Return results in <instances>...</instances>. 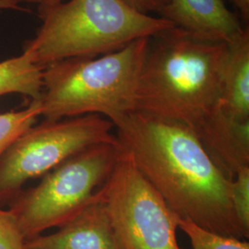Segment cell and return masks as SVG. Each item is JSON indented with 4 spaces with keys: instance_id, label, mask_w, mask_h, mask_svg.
I'll use <instances>...</instances> for the list:
<instances>
[{
    "instance_id": "cell-1",
    "label": "cell",
    "mask_w": 249,
    "mask_h": 249,
    "mask_svg": "<svg viewBox=\"0 0 249 249\" xmlns=\"http://www.w3.org/2000/svg\"><path fill=\"white\" fill-rule=\"evenodd\" d=\"M113 124L122 151L178 217L208 231L248 239L232 209V179L187 126L138 110Z\"/></svg>"
},
{
    "instance_id": "cell-2",
    "label": "cell",
    "mask_w": 249,
    "mask_h": 249,
    "mask_svg": "<svg viewBox=\"0 0 249 249\" xmlns=\"http://www.w3.org/2000/svg\"><path fill=\"white\" fill-rule=\"evenodd\" d=\"M228 51L222 42L178 27L149 38L135 110L185 124L200 141L221 107V73Z\"/></svg>"
},
{
    "instance_id": "cell-3",
    "label": "cell",
    "mask_w": 249,
    "mask_h": 249,
    "mask_svg": "<svg viewBox=\"0 0 249 249\" xmlns=\"http://www.w3.org/2000/svg\"><path fill=\"white\" fill-rule=\"evenodd\" d=\"M43 23L24 47L45 68L69 58H93L118 51L134 41L176 27L142 14L123 0H70L39 9Z\"/></svg>"
},
{
    "instance_id": "cell-4",
    "label": "cell",
    "mask_w": 249,
    "mask_h": 249,
    "mask_svg": "<svg viewBox=\"0 0 249 249\" xmlns=\"http://www.w3.org/2000/svg\"><path fill=\"white\" fill-rule=\"evenodd\" d=\"M149 38L93 58H69L46 66L41 116L59 120L100 115L114 123L135 110V96Z\"/></svg>"
},
{
    "instance_id": "cell-5",
    "label": "cell",
    "mask_w": 249,
    "mask_h": 249,
    "mask_svg": "<svg viewBox=\"0 0 249 249\" xmlns=\"http://www.w3.org/2000/svg\"><path fill=\"white\" fill-rule=\"evenodd\" d=\"M122 154L117 143L89 147L42 177L36 187L21 190L9 202L25 240L58 228L90 202L115 169Z\"/></svg>"
},
{
    "instance_id": "cell-6",
    "label": "cell",
    "mask_w": 249,
    "mask_h": 249,
    "mask_svg": "<svg viewBox=\"0 0 249 249\" xmlns=\"http://www.w3.org/2000/svg\"><path fill=\"white\" fill-rule=\"evenodd\" d=\"M114 128L100 115L44 120L32 126L0 157V205L9 203L27 181L45 176L80 151L117 143Z\"/></svg>"
},
{
    "instance_id": "cell-7",
    "label": "cell",
    "mask_w": 249,
    "mask_h": 249,
    "mask_svg": "<svg viewBox=\"0 0 249 249\" xmlns=\"http://www.w3.org/2000/svg\"><path fill=\"white\" fill-rule=\"evenodd\" d=\"M98 194L124 249H181L177 241L178 215L124 151Z\"/></svg>"
},
{
    "instance_id": "cell-8",
    "label": "cell",
    "mask_w": 249,
    "mask_h": 249,
    "mask_svg": "<svg viewBox=\"0 0 249 249\" xmlns=\"http://www.w3.org/2000/svg\"><path fill=\"white\" fill-rule=\"evenodd\" d=\"M25 249H125L107 205L99 196L49 234L25 241Z\"/></svg>"
},
{
    "instance_id": "cell-9",
    "label": "cell",
    "mask_w": 249,
    "mask_h": 249,
    "mask_svg": "<svg viewBox=\"0 0 249 249\" xmlns=\"http://www.w3.org/2000/svg\"><path fill=\"white\" fill-rule=\"evenodd\" d=\"M159 17L197 38L227 45L246 30L223 0H171Z\"/></svg>"
},
{
    "instance_id": "cell-10",
    "label": "cell",
    "mask_w": 249,
    "mask_h": 249,
    "mask_svg": "<svg viewBox=\"0 0 249 249\" xmlns=\"http://www.w3.org/2000/svg\"><path fill=\"white\" fill-rule=\"evenodd\" d=\"M221 73V105L240 121H249V31L228 44Z\"/></svg>"
},
{
    "instance_id": "cell-11",
    "label": "cell",
    "mask_w": 249,
    "mask_h": 249,
    "mask_svg": "<svg viewBox=\"0 0 249 249\" xmlns=\"http://www.w3.org/2000/svg\"><path fill=\"white\" fill-rule=\"evenodd\" d=\"M44 70L25 51L19 56L0 63V96L19 93L31 101L39 100L43 90Z\"/></svg>"
},
{
    "instance_id": "cell-12",
    "label": "cell",
    "mask_w": 249,
    "mask_h": 249,
    "mask_svg": "<svg viewBox=\"0 0 249 249\" xmlns=\"http://www.w3.org/2000/svg\"><path fill=\"white\" fill-rule=\"evenodd\" d=\"M41 102L31 101L29 106L19 111H10L0 115V157L9 147L36 124L41 116Z\"/></svg>"
},
{
    "instance_id": "cell-13",
    "label": "cell",
    "mask_w": 249,
    "mask_h": 249,
    "mask_svg": "<svg viewBox=\"0 0 249 249\" xmlns=\"http://www.w3.org/2000/svg\"><path fill=\"white\" fill-rule=\"evenodd\" d=\"M178 228L190 240L191 248L188 249H249L248 241L208 231L188 219L178 217Z\"/></svg>"
},
{
    "instance_id": "cell-14",
    "label": "cell",
    "mask_w": 249,
    "mask_h": 249,
    "mask_svg": "<svg viewBox=\"0 0 249 249\" xmlns=\"http://www.w3.org/2000/svg\"><path fill=\"white\" fill-rule=\"evenodd\" d=\"M231 204L236 220L249 237V167L241 169L231 181Z\"/></svg>"
},
{
    "instance_id": "cell-15",
    "label": "cell",
    "mask_w": 249,
    "mask_h": 249,
    "mask_svg": "<svg viewBox=\"0 0 249 249\" xmlns=\"http://www.w3.org/2000/svg\"><path fill=\"white\" fill-rule=\"evenodd\" d=\"M25 241L15 216L0 209V249H25Z\"/></svg>"
},
{
    "instance_id": "cell-16",
    "label": "cell",
    "mask_w": 249,
    "mask_h": 249,
    "mask_svg": "<svg viewBox=\"0 0 249 249\" xmlns=\"http://www.w3.org/2000/svg\"><path fill=\"white\" fill-rule=\"evenodd\" d=\"M132 9L146 15L150 13H158L165 6L169 4L171 0H123Z\"/></svg>"
},
{
    "instance_id": "cell-17",
    "label": "cell",
    "mask_w": 249,
    "mask_h": 249,
    "mask_svg": "<svg viewBox=\"0 0 249 249\" xmlns=\"http://www.w3.org/2000/svg\"><path fill=\"white\" fill-rule=\"evenodd\" d=\"M231 2L239 9L241 15L248 22L249 20V0H231Z\"/></svg>"
},
{
    "instance_id": "cell-18",
    "label": "cell",
    "mask_w": 249,
    "mask_h": 249,
    "mask_svg": "<svg viewBox=\"0 0 249 249\" xmlns=\"http://www.w3.org/2000/svg\"><path fill=\"white\" fill-rule=\"evenodd\" d=\"M19 0H0V9H21L18 7Z\"/></svg>"
},
{
    "instance_id": "cell-19",
    "label": "cell",
    "mask_w": 249,
    "mask_h": 249,
    "mask_svg": "<svg viewBox=\"0 0 249 249\" xmlns=\"http://www.w3.org/2000/svg\"><path fill=\"white\" fill-rule=\"evenodd\" d=\"M28 1L34 2V3H38L40 5V8L53 7V6L58 5V4L63 2V0H28Z\"/></svg>"
}]
</instances>
